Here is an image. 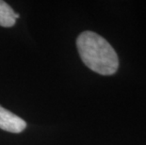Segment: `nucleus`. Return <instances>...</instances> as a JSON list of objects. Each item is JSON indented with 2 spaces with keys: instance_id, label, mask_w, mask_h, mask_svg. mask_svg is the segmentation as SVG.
Instances as JSON below:
<instances>
[{
  "instance_id": "3",
  "label": "nucleus",
  "mask_w": 146,
  "mask_h": 145,
  "mask_svg": "<svg viewBox=\"0 0 146 145\" xmlns=\"http://www.w3.org/2000/svg\"><path fill=\"white\" fill-rule=\"evenodd\" d=\"M14 15L15 12L11 6L0 0V26L3 27H11L14 26L16 22Z\"/></svg>"
},
{
  "instance_id": "2",
  "label": "nucleus",
  "mask_w": 146,
  "mask_h": 145,
  "mask_svg": "<svg viewBox=\"0 0 146 145\" xmlns=\"http://www.w3.org/2000/svg\"><path fill=\"white\" fill-rule=\"evenodd\" d=\"M27 127V122L10 110L0 107V129L11 133H21Z\"/></svg>"
},
{
  "instance_id": "1",
  "label": "nucleus",
  "mask_w": 146,
  "mask_h": 145,
  "mask_svg": "<svg viewBox=\"0 0 146 145\" xmlns=\"http://www.w3.org/2000/svg\"><path fill=\"white\" fill-rule=\"evenodd\" d=\"M76 47L84 64L102 75L117 72L119 58L107 40L92 31L82 32L76 39Z\"/></svg>"
},
{
  "instance_id": "4",
  "label": "nucleus",
  "mask_w": 146,
  "mask_h": 145,
  "mask_svg": "<svg viewBox=\"0 0 146 145\" xmlns=\"http://www.w3.org/2000/svg\"><path fill=\"white\" fill-rule=\"evenodd\" d=\"M19 13H16V12H15V15H14V17H15V19H18V18H19Z\"/></svg>"
}]
</instances>
